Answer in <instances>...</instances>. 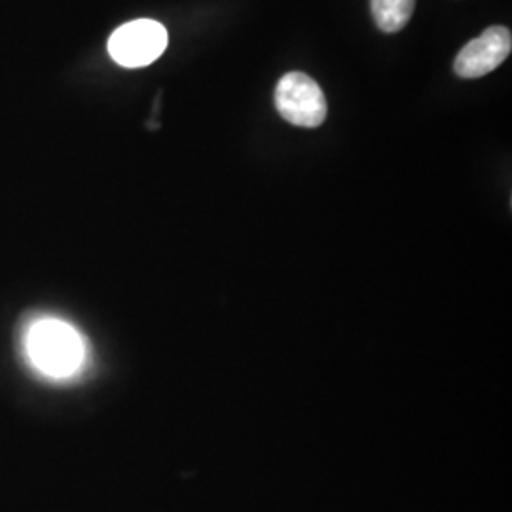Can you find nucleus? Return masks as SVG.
<instances>
[{"mask_svg": "<svg viewBox=\"0 0 512 512\" xmlns=\"http://www.w3.org/2000/svg\"><path fill=\"white\" fill-rule=\"evenodd\" d=\"M21 348L27 363L40 376L65 382L76 378L90 357L88 342L69 321L54 315H38L21 332Z\"/></svg>", "mask_w": 512, "mask_h": 512, "instance_id": "1", "label": "nucleus"}, {"mask_svg": "<svg viewBox=\"0 0 512 512\" xmlns=\"http://www.w3.org/2000/svg\"><path fill=\"white\" fill-rule=\"evenodd\" d=\"M167 31L154 19H135L118 27L109 38V54L126 69L152 65L167 48Z\"/></svg>", "mask_w": 512, "mask_h": 512, "instance_id": "2", "label": "nucleus"}, {"mask_svg": "<svg viewBox=\"0 0 512 512\" xmlns=\"http://www.w3.org/2000/svg\"><path fill=\"white\" fill-rule=\"evenodd\" d=\"M277 112L293 126L319 128L327 118V99L319 84L304 73L285 74L275 88Z\"/></svg>", "mask_w": 512, "mask_h": 512, "instance_id": "3", "label": "nucleus"}, {"mask_svg": "<svg viewBox=\"0 0 512 512\" xmlns=\"http://www.w3.org/2000/svg\"><path fill=\"white\" fill-rule=\"evenodd\" d=\"M511 50V31L499 25L490 27L459 52L454 69L461 78H480L501 67Z\"/></svg>", "mask_w": 512, "mask_h": 512, "instance_id": "4", "label": "nucleus"}, {"mask_svg": "<svg viewBox=\"0 0 512 512\" xmlns=\"http://www.w3.org/2000/svg\"><path fill=\"white\" fill-rule=\"evenodd\" d=\"M416 0H372V16L380 31L399 33L408 25Z\"/></svg>", "mask_w": 512, "mask_h": 512, "instance_id": "5", "label": "nucleus"}]
</instances>
